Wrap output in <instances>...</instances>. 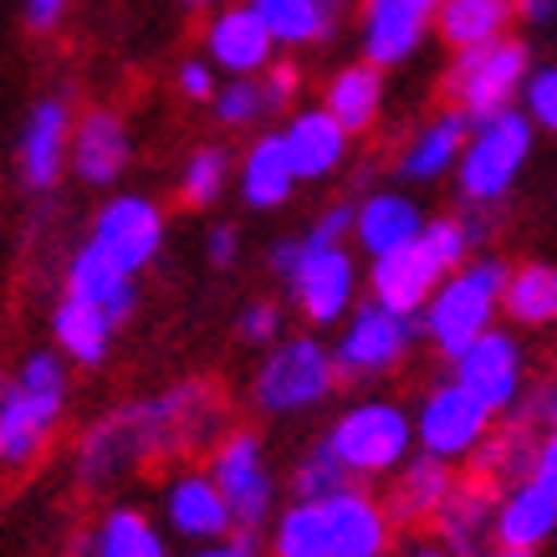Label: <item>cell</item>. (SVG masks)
Masks as SVG:
<instances>
[{"label":"cell","instance_id":"obj_51","mask_svg":"<svg viewBox=\"0 0 557 557\" xmlns=\"http://www.w3.org/2000/svg\"><path fill=\"white\" fill-rule=\"evenodd\" d=\"M491 557H537V553H511V547H496Z\"/></svg>","mask_w":557,"mask_h":557},{"label":"cell","instance_id":"obj_40","mask_svg":"<svg viewBox=\"0 0 557 557\" xmlns=\"http://www.w3.org/2000/svg\"><path fill=\"white\" fill-rule=\"evenodd\" d=\"M236 338L251 343V348H276L282 343V307L267 302V297H256L236 312Z\"/></svg>","mask_w":557,"mask_h":557},{"label":"cell","instance_id":"obj_23","mask_svg":"<svg viewBox=\"0 0 557 557\" xmlns=\"http://www.w3.org/2000/svg\"><path fill=\"white\" fill-rule=\"evenodd\" d=\"M128 159H134L128 123L113 108H87L83 119H77V134H72V174L87 189H108L123 180Z\"/></svg>","mask_w":557,"mask_h":557},{"label":"cell","instance_id":"obj_8","mask_svg":"<svg viewBox=\"0 0 557 557\" xmlns=\"http://www.w3.org/2000/svg\"><path fill=\"white\" fill-rule=\"evenodd\" d=\"M338 358L327 343H318L312 333L302 338H282L276 348L261 354L251 373V405L271 420H287V414H307L318 409L333 388H338Z\"/></svg>","mask_w":557,"mask_h":557},{"label":"cell","instance_id":"obj_11","mask_svg":"<svg viewBox=\"0 0 557 557\" xmlns=\"http://www.w3.org/2000/svg\"><path fill=\"white\" fill-rule=\"evenodd\" d=\"M491 420L496 409L486 399H475L466 384L445 379L420 399L414 409V440H420V456L430 460H475L481 445L491 440Z\"/></svg>","mask_w":557,"mask_h":557},{"label":"cell","instance_id":"obj_48","mask_svg":"<svg viewBox=\"0 0 557 557\" xmlns=\"http://www.w3.org/2000/svg\"><path fill=\"white\" fill-rule=\"evenodd\" d=\"M517 16L532 26H557V0H517Z\"/></svg>","mask_w":557,"mask_h":557},{"label":"cell","instance_id":"obj_28","mask_svg":"<svg viewBox=\"0 0 557 557\" xmlns=\"http://www.w3.org/2000/svg\"><path fill=\"white\" fill-rule=\"evenodd\" d=\"M83 557H170V532L138 507H113L87 527Z\"/></svg>","mask_w":557,"mask_h":557},{"label":"cell","instance_id":"obj_3","mask_svg":"<svg viewBox=\"0 0 557 557\" xmlns=\"http://www.w3.org/2000/svg\"><path fill=\"white\" fill-rule=\"evenodd\" d=\"M481 236H486L481 220L435 215L409 251H394L384 261H373V271H369L373 302L388 307V312H405V318H420L424 307H430V297L440 292V282L471 261V246Z\"/></svg>","mask_w":557,"mask_h":557},{"label":"cell","instance_id":"obj_41","mask_svg":"<svg viewBox=\"0 0 557 557\" xmlns=\"http://www.w3.org/2000/svg\"><path fill=\"white\" fill-rule=\"evenodd\" d=\"M174 92L189 98V102H215L220 77H215V67H210V57H189V62H180V67H174Z\"/></svg>","mask_w":557,"mask_h":557},{"label":"cell","instance_id":"obj_52","mask_svg":"<svg viewBox=\"0 0 557 557\" xmlns=\"http://www.w3.org/2000/svg\"><path fill=\"white\" fill-rule=\"evenodd\" d=\"M189 5H210V0H189Z\"/></svg>","mask_w":557,"mask_h":557},{"label":"cell","instance_id":"obj_22","mask_svg":"<svg viewBox=\"0 0 557 557\" xmlns=\"http://www.w3.org/2000/svg\"><path fill=\"white\" fill-rule=\"evenodd\" d=\"M430 215L420 210V200H409L405 189H369L358 200V220H354V246L369 261H384L394 251H409L424 236Z\"/></svg>","mask_w":557,"mask_h":557},{"label":"cell","instance_id":"obj_4","mask_svg":"<svg viewBox=\"0 0 557 557\" xmlns=\"http://www.w3.org/2000/svg\"><path fill=\"white\" fill-rule=\"evenodd\" d=\"M267 261L276 271V282L287 287L292 307L312 327H333V322H348L358 312V261L348 246H327V240H312L302 231V236L271 240Z\"/></svg>","mask_w":557,"mask_h":557},{"label":"cell","instance_id":"obj_31","mask_svg":"<svg viewBox=\"0 0 557 557\" xmlns=\"http://www.w3.org/2000/svg\"><path fill=\"white\" fill-rule=\"evenodd\" d=\"M113 333H119V322H108L102 312H92V307L67 297V292L51 307V343L77 369H98L108 358V348H113Z\"/></svg>","mask_w":557,"mask_h":557},{"label":"cell","instance_id":"obj_2","mask_svg":"<svg viewBox=\"0 0 557 557\" xmlns=\"http://www.w3.org/2000/svg\"><path fill=\"white\" fill-rule=\"evenodd\" d=\"M67 414V358L57 348H32L0 388V466L26 471L41 460Z\"/></svg>","mask_w":557,"mask_h":557},{"label":"cell","instance_id":"obj_14","mask_svg":"<svg viewBox=\"0 0 557 557\" xmlns=\"http://www.w3.org/2000/svg\"><path fill=\"white\" fill-rule=\"evenodd\" d=\"M87 246L102 251L113 267L123 271H149L153 256L164 251V210L149 195H108L92 215Z\"/></svg>","mask_w":557,"mask_h":557},{"label":"cell","instance_id":"obj_49","mask_svg":"<svg viewBox=\"0 0 557 557\" xmlns=\"http://www.w3.org/2000/svg\"><path fill=\"white\" fill-rule=\"evenodd\" d=\"M409 557H450L440 542H420V547H409Z\"/></svg>","mask_w":557,"mask_h":557},{"label":"cell","instance_id":"obj_15","mask_svg":"<svg viewBox=\"0 0 557 557\" xmlns=\"http://www.w3.org/2000/svg\"><path fill=\"white\" fill-rule=\"evenodd\" d=\"M72 134H77V119L67 98L47 92L26 108V123L16 134V174L32 195L57 189V180L72 170Z\"/></svg>","mask_w":557,"mask_h":557},{"label":"cell","instance_id":"obj_1","mask_svg":"<svg viewBox=\"0 0 557 557\" xmlns=\"http://www.w3.org/2000/svg\"><path fill=\"white\" fill-rule=\"evenodd\" d=\"M394 511L369 491H338L322 502H287L271 522V557H384Z\"/></svg>","mask_w":557,"mask_h":557},{"label":"cell","instance_id":"obj_27","mask_svg":"<svg viewBox=\"0 0 557 557\" xmlns=\"http://www.w3.org/2000/svg\"><path fill=\"white\" fill-rule=\"evenodd\" d=\"M557 537V496L537 481H517L502 491V507H496V547L511 553H537Z\"/></svg>","mask_w":557,"mask_h":557},{"label":"cell","instance_id":"obj_39","mask_svg":"<svg viewBox=\"0 0 557 557\" xmlns=\"http://www.w3.org/2000/svg\"><path fill=\"white\" fill-rule=\"evenodd\" d=\"M522 113L537 123V134H557V62H547V67L527 77Z\"/></svg>","mask_w":557,"mask_h":557},{"label":"cell","instance_id":"obj_20","mask_svg":"<svg viewBox=\"0 0 557 557\" xmlns=\"http://www.w3.org/2000/svg\"><path fill=\"white\" fill-rule=\"evenodd\" d=\"M471 128L475 123L456 108H440L435 119H424L414 134L405 138V149L394 159V170L405 185H435L445 174L460 170V159H466V144H471Z\"/></svg>","mask_w":557,"mask_h":557},{"label":"cell","instance_id":"obj_25","mask_svg":"<svg viewBox=\"0 0 557 557\" xmlns=\"http://www.w3.org/2000/svg\"><path fill=\"white\" fill-rule=\"evenodd\" d=\"M297 185H302V174H297V159H292L282 128L246 144V153L236 164V189L251 210H282L297 195Z\"/></svg>","mask_w":557,"mask_h":557},{"label":"cell","instance_id":"obj_18","mask_svg":"<svg viewBox=\"0 0 557 557\" xmlns=\"http://www.w3.org/2000/svg\"><path fill=\"white\" fill-rule=\"evenodd\" d=\"M450 379L466 384L475 399H486L496 414L522 405L527 388V354L507 327H491L486 338H475L460 358H450Z\"/></svg>","mask_w":557,"mask_h":557},{"label":"cell","instance_id":"obj_19","mask_svg":"<svg viewBox=\"0 0 557 557\" xmlns=\"http://www.w3.org/2000/svg\"><path fill=\"white\" fill-rule=\"evenodd\" d=\"M276 41L261 26L251 5H215L210 21H205V57L210 67L225 72V77H261V72L276 67Z\"/></svg>","mask_w":557,"mask_h":557},{"label":"cell","instance_id":"obj_45","mask_svg":"<svg viewBox=\"0 0 557 557\" xmlns=\"http://www.w3.org/2000/svg\"><path fill=\"white\" fill-rule=\"evenodd\" d=\"M62 16H67V0H21V21L32 32H51Z\"/></svg>","mask_w":557,"mask_h":557},{"label":"cell","instance_id":"obj_12","mask_svg":"<svg viewBox=\"0 0 557 557\" xmlns=\"http://www.w3.org/2000/svg\"><path fill=\"white\" fill-rule=\"evenodd\" d=\"M420 318H405V312H388L369 297L354 318L343 322L338 343H333V358H338V373L354 379V384H369V379H384L409 358V348L420 343Z\"/></svg>","mask_w":557,"mask_h":557},{"label":"cell","instance_id":"obj_21","mask_svg":"<svg viewBox=\"0 0 557 557\" xmlns=\"http://www.w3.org/2000/svg\"><path fill=\"white\" fill-rule=\"evenodd\" d=\"M496 507H502V491L491 486L486 475H466L456 496L445 502V511L435 517V542L450 557H491Z\"/></svg>","mask_w":557,"mask_h":557},{"label":"cell","instance_id":"obj_50","mask_svg":"<svg viewBox=\"0 0 557 557\" xmlns=\"http://www.w3.org/2000/svg\"><path fill=\"white\" fill-rule=\"evenodd\" d=\"M542 414H547V424H553V430H557V388H553V394H547V399H542Z\"/></svg>","mask_w":557,"mask_h":557},{"label":"cell","instance_id":"obj_26","mask_svg":"<svg viewBox=\"0 0 557 557\" xmlns=\"http://www.w3.org/2000/svg\"><path fill=\"white\" fill-rule=\"evenodd\" d=\"M67 297H77V302H87L92 312H102L108 322H128V312L138 307V276L134 271L113 267L102 251H92V246H77L67 261Z\"/></svg>","mask_w":557,"mask_h":557},{"label":"cell","instance_id":"obj_5","mask_svg":"<svg viewBox=\"0 0 557 557\" xmlns=\"http://www.w3.org/2000/svg\"><path fill=\"white\" fill-rule=\"evenodd\" d=\"M507 282L511 271L496 256H475L460 271H450L440 282V292L430 297V307L420 312L424 343L445 358H460L475 338H486L496 327V312L507 302Z\"/></svg>","mask_w":557,"mask_h":557},{"label":"cell","instance_id":"obj_42","mask_svg":"<svg viewBox=\"0 0 557 557\" xmlns=\"http://www.w3.org/2000/svg\"><path fill=\"white\" fill-rule=\"evenodd\" d=\"M354 220H358V205L333 200L318 220H312V225H307V236H312V240H327V246H343V240L354 236Z\"/></svg>","mask_w":557,"mask_h":557},{"label":"cell","instance_id":"obj_9","mask_svg":"<svg viewBox=\"0 0 557 557\" xmlns=\"http://www.w3.org/2000/svg\"><path fill=\"white\" fill-rule=\"evenodd\" d=\"M327 445L338 450V460L354 475L373 481V475H399L414 460L420 440H414V414L394 399H358L327 424Z\"/></svg>","mask_w":557,"mask_h":557},{"label":"cell","instance_id":"obj_7","mask_svg":"<svg viewBox=\"0 0 557 557\" xmlns=\"http://www.w3.org/2000/svg\"><path fill=\"white\" fill-rule=\"evenodd\" d=\"M532 47L522 36H502L491 47L460 51L445 67V108L466 113L471 123H486L507 108H522L527 77H532Z\"/></svg>","mask_w":557,"mask_h":557},{"label":"cell","instance_id":"obj_16","mask_svg":"<svg viewBox=\"0 0 557 557\" xmlns=\"http://www.w3.org/2000/svg\"><path fill=\"white\" fill-rule=\"evenodd\" d=\"M445 0H363L358 5V47L373 67H399L435 32Z\"/></svg>","mask_w":557,"mask_h":557},{"label":"cell","instance_id":"obj_30","mask_svg":"<svg viewBox=\"0 0 557 557\" xmlns=\"http://www.w3.org/2000/svg\"><path fill=\"white\" fill-rule=\"evenodd\" d=\"M322 108L333 113V119L348 128V134H369L379 113H384V72L373 67V62H348L327 77L322 87Z\"/></svg>","mask_w":557,"mask_h":557},{"label":"cell","instance_id":"obj_36","mask_svg":"<svg viewBox=\"0 0 557 557\" xmlns=\"http://www.w3.org/2000/svg\"><path fill=\"white\" fill-rule=\"evenodd\" d=\"M532 460H537V440L527 435L522 424H511L502 435H491L475 456V475H486L491 486H517V481H532Z\"/></svg>","mask_w":557,"mask_h":557},{"label":"cell","instance_id":"obj_37","mask_svg":"<svg viewBox=\"0 0 557 557\" xmlns=\"http://www.w3.org/2000/svg\"><path fill=\"white\" fill-rule=\"evenodd\" d=\"M231 180V153L215 149V144H200L189 149V159L180 164V200L189 210H210L220 200V189Z\"/></svg>","mask_w":557,"mask_h":557},{"label":"cell","instance_id":"obj_6","mask_svg":"<svg viewBox=\"0 0 557 557\" xmlns=\"http://www.w3.org/2000/svg\"><path fill=\"white\" fill-rule=\"evenodd\" d=\"M537 149V123L527 119L522 108H507L496 119L475 123L471 144H466V159L456 170V195L466 210H486V205H502L522 180L527 159Z\"/></svg>","mask_w":557,"mask_h":557},{"label":"cell","instance_id":"obj_17","mask_svg":"<svg viewBox=\"0 0 557 557\" xmlns=\"http://www.w3.org/2000/svg\"><path fill=\"white\" fill-rule=\"evenodd\" d=\"M159 517H164V532H174L180 542H195V547L236 532V517L225 507L220 486L210 481V471H195V466H180V471L164 475Z\"/></svg>","mask_w":557,"mask_h":557},{"label":"cell","instance_id":"obj_44","mask_svg":"<svg viewBox=\"0 0 557 557\" xmlns=\"http://www.w3.org/2000/svg\"><path fill=\"white\" fill-rule=\"evenodd\" d=\"M236 256H240L236 225H210V231H205V261H210V267H236Z\"/></svg>","mask_w":557,"mask_h":557},{"label":"cell","instance_id":"obj_10","mask_svg":"<svg viewBox=\"0 0 557 557\" xmlns=\"http://www.w3.org/2000/svg\"><path fill=\"white\" fill-rule=\"evenodd\" d=\"M205 471L236 517V532H261L267 522H276V511H282L276 507V471H271L267 440L256 430H225L210 445Z\"/></svg>","mask_w":557,"mask_h":557},{"label":"cell","instance_id":"obj_34","mask_svg":"<svg viewBox=\"0 0 557 557\" xmlns=\"http://www.w3.org/2000/svg\"><path fill=\"white\" fill-rule=\"evenodd\" d=\"M502 312H507V322H517V327H547V322H557V267L527 261V267L511 271Z\"/></svg>","mask_w":557,"mask_h":557},{"label":"cell","instance_id":"obj_29","mask_svg":"<svg viewBox=\"0 0 557 557\" xmlns=\"http://www.w3.org/2000/svg\"><path fill=\"white\" fill-rule=\"evenodd\" d=\"M456 486H460V481L450 475V466H445V460L414 456L405 471L394 475L388 511H394V522H409V527L430 522V527H435V517L445 511V502L456 496Z\"/></svg>","mask_w":557,"mask_h":557},{"label":"cell","instance_id":"obj_47","mask_svg":"<svg viewBox=\"0 0 557 557\" xmlns=\"http://www.w3.org/2000/svg\"><path fill=\"white\" fill-rule=\"evenodd\" d=\"M185 557H256V542H251V532H231V537L205 542V547H195Z\"/></svg>","mask_w":557,"mask_h":557},{"label":"cell","instance_id":"obj_32","mask_svg":"<svg viewBox=\"0 0 557 557\" xmlns=\"http://www.w3.org/2000/svg\"><path fill=\"white\" fill-rule=\"evenodd\" d=\"M511 21H517V0H445L435 21V36L456 51H475L511 36Z\"/></svg>","mask_w":557,"mask_h":557},{"label":"cell","instance_id":"obj_43","mask_svg":"<svg viewBox=\"0 0 557 557\" xmlns=\"http://www.w3.org/2000/svg\"><path fill=\"white\" fill-rule=\"evenodd\" d=\"M261 83H267L271 113H282V108H297V92H302V72L292 67V62H276L271 72H261Z\"/></svg>","mask_w":557,"mask_h":557},{"label":"cell","instance_id":"obj_24","mask_svg":"<svg viewBox=\"0 0 557 557\" xmlns=\"http://www.w3.org/2000/svg\"><path fill=\"white\" fill-rule=\"evenodd\" d=\"M287 138L292 159H297V174H302V185H318V180H333V174L348 164V149H354V134L343 128L327 108H297L282 128Z\"/></svg>","mask_w":557,"mask_h":557},{"label":"cell","instance_id":"obj_35","mask_svg":"<svg viewBox=\"0 0 557 557\" xmlns=\"http://www.w3.org/2000/svg\"><path fill=\"white\" fill-rule=\"evenodd\" d=\"M292 502H322V496H338V491L354 486V471L338 460V450L327 440H312L302 456L292 460Z\"/></svg>","mask_w":557,"mask_h":557},{"label":"cell","instance_id":"obj_46","mask_svg":"<svg viewBox=\"0 0 557 557\" xmlns=\"http://www.w3.org/2000/svg\"><path fill=\"white\" fill-rule=\"evenodd\" d=\"M532 481L537 486H547L557 496V430H547V435L537 440V460H532Z\"/></svg>","mask_w":557,"mask_h":557},{"label":"cell","instance_id":"obj_13","mask_svg":"<svg viewBox=\"0 0 557 557\" xmlns=\"http://www.w3.org/2000/svg\"><path fill=\"white\" fill-rule=\"evenodd\" d=\"M153 456H159V445H153L149 420H144L138 405H128L87 430L83 445H77L72 471H77V486L83 491H108V486H119L134 466H144V460H153Z\"/></svg>","mask_w":557,"mask_h":557},{"label":"cell","instance_id":"obj_38","mask_svg":"<svg viewBox=\"0 0 557 557\" xmlns=\"http://www.w3.org/2000/svg\"><path fill=\"white\" fill-rule=\"evenodd\" d=\"M210 113L220 119V128H251L271 113V98H267V83L261 77H225L210 102Z\"/></svg>","mask_w":557,"mask_h":557},{"label":"cell","instance_id":"obj_33","mask_svg":"<svg viewBox=\"0 0 557 557\" xmlns=\"http://www.w3.org/2000/svg\"><path fill=\"white\" fill-rule=\"evenodd\" d=\"M276 47H318L333 36L343 0H246Z\"/></svg>","mask_w":557,"mask_h":557}]
</instances>
